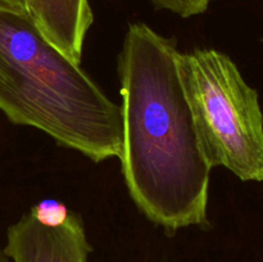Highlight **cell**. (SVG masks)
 <instances>
[{
	"mask_svg": "<svg viewBox=\"0 0 263 262\" xmlns=\"http://www.w3.org/2000/svg\"><path fill=\"white\" fill-rule=\"evenodd\" d=\"M177 54L174 39L133 23L118 57L123 177L139 210L170 233L207 225L212 170L200 152Z\"/></svg>",
	"mask_w": 263,
	"mask_h": 262,
	"instance_id": "obj_1",
	"label": "cell"
},
{
	"mask_svg": "<svg viewBox=\"0 0 263 262\" xmlns=\"http://www.w3.org/2000/svg\"><path fill=\"white\" fill-rule=\"evenodd\" d=\"M0 110L94 162L120 158L122 108L43 35L27 9L0 0Z\"/></svg>",
	"mask_w": 263,
	"mask_h": 262,
	"instance_id": "obj_2",
	"label": "cell"
},
{
	"mask_svg": "<svg viewBox=\"0 0 263 262\" xmlns=\"http://www.w3.org/2000/svg\"><path fill=\"white\" fill-rule=\"evenodd\" d=\"M177 68L203 157L241 181L263 182V113L256 89L216 49L177 54Z\"/></svg>",
	"mask_w": 263,
	"mask_h": 262,
	"instance_id": "obj_3",
	"label": "cell"
},
{
	"mask_svg": "<svg viewBox=\"0 0 263 262\" xmlns=\"http://www.w3.org/2000/svg\"><path fill=\"white\" fill-rule=\"evenodd\" d=\"M5 254L13 262H89L91 246L77 213L55 228L41 225L31 213L7 231Z\"/></svg>",
	"mask_w": 263,
	"mask_h": 262,
	"instance_id": "obj_4",
	"label": "cell"
},
{
	"mask_svg": "<svg viewBox=\"0 0 263 262\" xmlns=\"http://www.w3.org/2000/svg\"><path fill=\"white\" fill-rule=\"evenodd\" d=\"M25 3L43 35L69 61L81 63L85 36L94 21L89 0H25Z\"/></svg>",
	"mask_w": 263,
	"mask_h": 262,
	"instance_id": "obj_5",
	"label": "cell"
},
{
	"mask_svg": "<svg viewBox=\"0 0 263 262\" xmlns=\"http://www.w3.org/2000/svg\"><path fill=\"white\" fill-rule=\"evenodd\" d=\"M71 211L62 202L55 199H44L31 208L30 213L44 226L55 228L68 218Z\"/></svg>",
	"mask_w": 263,
	"mask_h": 262,
	"instance_id": "obj_6",
	"label": "cell"
},
{
	"mask_svg": "<svg viewBox=\"0 0 263 262\" xmlns=\"http://www.w3.org/2000/svg\"><path fill=\"white\" fill-rule=\"evenodd\" d=\"M157 8L171 10L182 18L202 14L212 0H151Z\"/></svg>",
	"mask_w": 263,
	"mask_h": 262,
	"instance_id": "obj_7",
	"label": "cell"
},
{
	"mask_svg": "<svg viewBox=\"0 0 263 262\" xmlns=\"http://www.w3.org/2000/svg\"><path fill=\"white\" fill-rule=\"evenodd\" d=\"M4 2L9 3V4L15 5V7L25 8V9H26V3H25V0H4Z\"/></svg>",
	"mask_w": 263,
	"mask_h": 262,
	"instance_id": "obj_8",
	"label": "cell"
},
{
	"mask_svg": "<svg viewBox=\"0 0 263 262\" xmlns=\"http://www.w3.org/2000/svg\"><path fill=\"white\" fill-rule=\"evenodd\" d=\"M0 262H10V258L5 254L4 249H0Z\"/></svg>",
	"mask_w": 263,
	"mask_h": 262,
	"instance_id": "obj_9",
	"label": "cell"
},
{
	"mask_svg": "<svg viewBox=\"0 0 263 262\" xmlns=\"http://www.w3.org/2000/svg\"><path fill=\"white\" fill-rule=\"evenodd\" d=\"M261 43L263 44V38H261Z\"/></svg>",
	"mask_w": 263,
	"mask_h": 262,
	"instance_id": "obj_10",
	"label": "cell"
}]
</instances>
